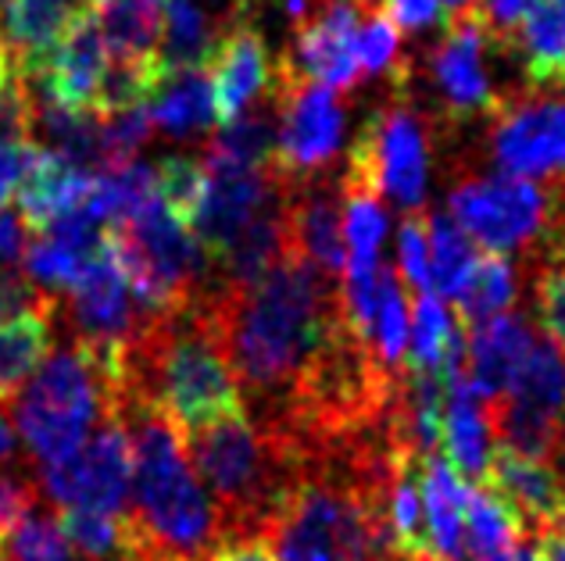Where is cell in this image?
I'll return each mask as SVG.
<instances>
[{"mask_svg": "<svg viewBox=\"0 0 565 561\" xmlns=\"http://www.w3.org/2000/svg\"><path fill=\"white\" fill-rule=\"evenodd\" d=\"M204 304L241 397H250L262 411L258 422L287 408L340 319L337 287L294 250L258 283L212 287Z\"/></svg>", "mask_w": 565, "mask_h": 561, "instance_id": "obj_1", "label": "cell"}, {"mask_svg": "<svg viewBox=\"0 0 565 561\" xmlns=\"http://www.w3.org/2000/svg\"><path fill=\"white\" fill-rule=\"evenodd\" d=\"M193 472L218 511L222 540L269 537L311 457L294 436L255 425L244 411L183 433Z\"/></svg>", "mask_w": 565, "mask_h": 561, "instance_id": "obj_2", "label": "cell"}, {"mask_svg": "<svg viewBox=\"0 0 565 561\" xmlns=\"http://www.w3.org/2000/svg\"><path fill=\"white\" fill-rule=\"evenodd\" d=\"M132 440V522L154 561H207L222 540L218 511L193 472L183 430L166 411L132 401L122 408Z\"/></svg>", "mask_w": 565, "mask_h": 561, "instance_id": "obj_3", "label": "cell"}, {"mask_svg": "<svg viewBox=\"0 0 565 561\" xmlns=\"http://www.w3.org/2000/svg\"><path fill=\"white\" fill-rule=\"evenodd\" d=\"M104 411H108V390L76 344L54 350L11 397L14 433H22L40 468L76 457L90 440V430L100 425Z\"/></svg>", "mask_w": 565, "mask_h": 561, "instance_id": "obj_4", "label": "cell"}, {"mask_svg": "<svg viewBox=\"0 0 565 561\" xmlns=\"http://www.w3.org/2000/svg\"><path fill=\"white\" fill-rule=\"evenodd\" d=\"M451 218L490 255H547L558 229V186L544 190L519 175H466L451 190Z\"/></svg>", "mask_w": 565, "mask_h": 561, "instance_id": "obj_5", "label": "cell"}, {"mask_svg": "<svg viewBox=\"0 0 565 561\" xmlns=\"http://www.w3.org/2000/svg\"><path fill=\"white\" fill-rule=\"evenodd\" d=\"M429 180V137L423 115L405 94L376 108L354 137L340 183L362 186L373 197H386L401 212H419Z\"/></svg>", "mask_w": 565, "mask_h": 561, "instance_id": "obj_6", "label": "cell"}, {"mask_svg": "<svg viewBox=\"0 0 565 561\" xmlns=\"http://www.w3.org/2000/svg\"><path fill=\"white\" fill-rule=\"evenodd\" d=\"M40 497L62 508L132 515V440L122 411L108 408L76 457L36 472Z\"/></svg>", "mask_w": 565, "mask_h": 561, "instance_id": "obj_7", "label": "cell"}, {"mask_svg": "<svg viewBox=\"0 0 565 561\" xmlns=\"http://www.w3.org/2000/svg\"><path fill=\"white\" fill-rule=\"evenodd\" d=\"M273 97L279 111L273 165L294 183L326 175L322 169L344 143V108L337 94L273 65Z\"/></svg>", "mask_w": 565, "mask_h": 561, "instance_id": "obj_8", "label": "cell"}, {"mask_svg": "<svg viewBox=\"0 0 565 561\" xmlns=\"http://www.w3.org/2000/svg\"><path fill=\"white\" fill-rule=\"evenodd\" d=\"M490 161L501 175L565 183V90L504 97L490 115Z\"/></svg>", "mask_w": 565, "mask_h": 561, "instance_id": "obj_9", "label": "cell"}, {"mask_svg": "<svg viewBox=\"0 0 565 561\" xmlns=\"http://www.w3.org/2000/svg\"><path fill=\"white\" fill-rule=\"evenodd\" d=\"M487 47H498V43L490 36L483 14L476 11V4H469L451 14L440 43L429 51V79H434L444 105L440 111L455 118V122L476 115H494L504 100L494 94V83H490L483 68Z\"/></svg>", "mask_w": 565, "mask_h": 561, "instance_id": "obj_10", "label": "cell"}, {"mask_svg": "<svg viewBox=\"0 0 565 561\" xmlns=\"http://www.w3.org/2000/svg\"><path fill=\"white\" fill-rule=\"evenodd\" d=\"M108 65V43H104L97 11L83 8L65 29V36L51 47V54L36 68H29L25 83L33 97L47 100L54 108L72 115H94Z\"/></svg>", "mask_w": 565, "mask_h": 561, "instance_id": "obj_11", "label": "cell"}, {"mask_svg": "<svg viewBox=\"0 0 565 561\" xmlns=\"http://www.w3.org/2000/svg\"><path fill=\"white\" fill-rule=\"evenodd\" d=\"M207 76H212L215 118L222 126L244 118L265 90H273V62L255 19H250L247 0L233 8L222 33L215 36L212 57H207Z\"/></svg>", "mask_w": 565, "mask_h": 561, "instance_id": "obj_12", "label": "cell"}, {"mask_svg": "<svg viewBox=\"0 0 565 561\" xmlns=\"http://www.w3.org/2000/svg\"><path fill=\"white\" fill-rule=\"evenodd\" d=\"M480 486L515 515L519 526L526 529V537L541 540L565 529V490L555 465L533 462L526 454L498 447L490 454L487 476Z\"/></svg>", "mask_w": 565, "mask_h": 561, "instance_id": "obj_13", "label": "cell"}, {"mask_svg": "<svg viewBox=\"0 0 565 561\" xmlns=\"http://www.w3.org/2000/svg\"><path fill=\"white\" fill-rule=\"evenodd\" d=\"M287 236L290 250L330 283H340L348 269L344 218H340V180H316L287 186Z\"/></svg>", "mask_w": 565, "mask_h": 561, "instance_id": "obj_14", "label": "cell"}, {"mask_svg": "<svg viewBox=\"0 0 565 561\" xmlns=\"http://www.w3.org/2000/svg\"><path fill=\"white\" fill-rule=\"evenodd\" d=\"M537 344V333L523 315H498L483 326L469 330L466 379L472 393L483 404H494L509 393L515 373L523 368L530 347Z\"/></svg>", "mask_w": 565, "mask_h": 561, "instance_id": "obj_15", "label": "cell"}, {"mask_svg": "<svg viewBox=\"0 0 565 561\" xmlns=\"http://www.w3.org/2000/svg\"><path fill=\"white\" fill-rule=\"evenodd\" d=\"M94 175L76 169L62 154L47 151L43 143H36L29 151L22 183H19V215L29 226V233H43L51 223H57L62 215L76 212L90 197Z\"/></svg>", "mask_w": 565, "mask_h": 561, "instance_id": "obj_16", "label": "cell"}, {"mask_svg": "<svg viewBox=\"0 0 565 561\" xmlns=\"http://www.w3.org/2000/svg\"><path fill=\"white\" fill-rule=\"evenodd\" d=\"M490 436H494V425H490L487 404L472 393L466 368L462 373L444 376V451L451 454V468L462 472V476L483 483L487 465H490Z\"/></svg>", "mask_w": 565, "mask_h": 561, "instance_id": "obj_17", "label": "cell"}, {"mask_svg": "<svg viewBox=\"0 0 565 561\" xmlns=\"http://www.w3.org/2000/svg\"><path fill=\"white\" fill-rule=\"evenodd\" d=\"M83 8L90 4L86 0H0V40L19 57L25 76L51 54Z\"/></svg>", "mask_w": 565, "mask_h": 561, "instance_id": "obj_18", "label": "cell"}, {"mask_svg": "<svg viewBox=\"0 0 565 561\" xmlns=\"http://www.w3.org/2000/svg\"><path fill=\"white\" fill-rule=\"evenodd\" d=\"M147 115L169 137H198L212 129L218 118L207 65H172L154 97L147 100Z\"/></svg>", "mask_w": 565, "mask_h": 561, "instance_id": "obj_19", "label": "cell"}, {"mask_svg": "<svg viewBox=\"0 0 565 561\" xmlns=\"http://www.w3.org/2000/svg\"><path fill=\"white\" fill-rule=\"evenodd\" d=\"M466 494L469 486L444 457L423 462V515L429 548L440 561H466Z\"/></svg>", "mask_w": 565, "mask_h": 561, "instance_id": "obj_20", "label": "cell"}, {"mask_svg": "<svg viewBox=\"0 0 565 561\" xmlns=\"http://www.w3.org/2000/svg\"><path fill=\"white\" fill-rule=\"evenodd\" d=\"M509 51L523 54L533 94L565 90V0H537L515 29Z\"/></svg>", "mask_w": 565, "mask_h": 561, "instance_id": "obj_21", "label": "cell"}, {"mask_svg": "<svg viewBox=\"0 0 565 561\" xmlns=\"http://www.w3.org/2000/svg\"><path fill=\"white\" fill-rule=\"evenodd\" d=\"M54 298L25 312L19 319L0 322V404H11V397L25 387V379L51 358V339H54Z\"/></svg>", "mask_w": 565, "mask_h": 561, "instance_id": "obj_22", "label": "cell"}, {"mask_svg": "<svg viewBox=\"0 0 565 561\" xmlns=\"http://www.w3.org/2000/svg\"><path fill=\"white\" fill-rule=\"evenodd\" d=\"M115 62H147L166 40V0H104L94 8Z\"/></svg>", "mask_w": 565, "mask_h": 561, "instance_id": "obj_23", "label": "cell"}, {"mask_svg": "<svg viewBox=\"0 0 565 561\" xmlns=\"http://www.w3.org/2000/svg\"><path fill=\"white\" fill-rule=\"evenodd\" d=\"M523 548H526V529L519 526L515 515L494 494L483 490V486H469L466 551L476 561H515Z\"/></svg>", "mask_w": 565, "mask_h": 561, "instance_id": "obj_24", "label": "cell"}, {"mask_svg": "<svg viewBox=\"0 0 565 561\" xmlns=\"http://www.w3.org/2000/svg\"><path fill=\"white\" fill-rule=\"evenodd\" d=\"M519 298V272L509 261V255H480L472 265V276L466 290L458 293V322L466 330L483 326L498 319L504 308H512Z\"/></svg>", "mask_w": 565, "mask_h": 561, "instance_id": "obj_25", "label": "cell"}, {"mask_svg": "<svg viewBox=\"0 0 565 561\" xmlns=\"http://www.w3.org/2000/svg\"><path fill=\"white\" fill-rule=\"evenodd\" d=\"M501 401H512L519 408L544 411V416L565 419V365L562 347L552 339H537L530 347L523 368L515 373L509 393Z\"/></svg>", "mask_w": 565, "mask_h": 561, "instance_id": "obj_26", "label": "cell"}, {"mask_svg": "<svg viewBox=\"0 0 565 561\" xmlns=\"http://www.w3.org/2000/svg\"><path fill=\"white\" fill-rule=\"evenodd\" d=\"M344 201V244H348V269L344 276H376L380 272V247L386 236V212L380 197L362 186L340 183Z\"/></svg>", "mask_w": 565, "mask_h": 561, "instance_id": "obj_27", "label": "cell"}, {"mask_svg": "<svg viewBox=\"0 0 565 561\" xmlns=\"http://www.w3.org/2000/svg\"><path fill=\"white\" fill-rule=\"evenodd\" d=\"M476 247L469 233L455 223L448 212L429 215V276H434V290L440 298H455L466 290L472 265H476Z\"/></svg>", "mask_w": 565, "mask_h": 561, "instance_id": "obj_28", "label": "cell"}, {"mask_svg": "<svg viewBox=\"0 0 565 561\" xmlns=\"http://www.w3.org/2000/svg\"><path fill=\"white\" fill-rule=\"evenodd\" d=\"M376 362L386 373H401L405 368V350H408V298L405 287L394 269L380 265V290H376V319H373V336H369Z\"/></svg>", "mask_w": 565, "mask_h": 561, "instance_id": "obj_29", "label": "cell"}, {"mask_svg": "<svg viewBox=\"0 0 565 561\" xmlns=\"http://www.w3.org/2000/svg\"><path fill=\"white\" fill-rule=\"evenodd\" d=\"M97 250L90 247H79L65 240L57 233H33L29 236V247H25V276L33 279L36 287H57V290H68L76 279L83 276V269L90 265V258Z\"/></svg>", "mask_w": 565, "mask_h": 561, "instance_id": "obj_30", "label": "cell"}, {"mask_svg": "<svg viewBox=\"0 0 565 561\" xmlns=\"http://www.w3.org/2000/svg\"><path fill=\"white\" fill-rule=\"evenodd\" d=\"M215 33L198 0H166V57L169 65H207Z\"/></svg>", "mask_w": 565, "mask_h": 561, "instance_id": "obj_31", "label": "cell"}, {"mask_svg": "<svg viewBox=\"0 0 565 561\" xmlns=\"http://www.w3.org/2000/svg\"><path fill=\"white\" fill-rule=\"evenodd\" d=\"M158 180V201L180 226H193V218L201 212L204 190H207V175L204 165L193 158H166L154 169Z\"/></svg>", "mask_w": 565, "mask_h": 561, "instance_id": "obj_32", "label": "cell"}, {"mask_svg": "<svg viewBox=\"0 0 565 561\" xmlns=\"http://www.w3.org/2000/svg\"><path fill=\"white\" fill-rule=\"evenodd\" d=\"M451 330H455V319L448 315L440 298L434 293H423L415 301V326H412V354L405 368H415V373H437L440 376V365H444V354H448L451 344Z\"/></svg>", "mask_w": 565, "mask_h": 561, "instance_id": "obj_33", "label": "cell"}, {"mask_svg": "<svg viewBox=\"0 0 565 561\" xmlns=\"http://www.w3.org/2000/svg\"><path fill=\"white\" fill-rule=\"evenodd\" d=\"M4 548L11 561H76L62 526H57V515L43 508H33L19 526L8 529Z\"/></svg>", "mask_w": 565, "mask_h": 561, "instance_id": "obj_34", "label": "cell"}, {"mask_svg": "<svg viewBox=\"0 0 565 561\" xmlns=\"http://www.w3.org/2000/svg\"><path fill=\"white\" fill-rule=\"evenodd\" d=\"M354 54H359L362 76H380V72H397L401 65V29L394 25L391 14L376 4L365 14L354 36Z\"/></svg>", "mask_w": 565, "mask_h": 561, "instance_id": "obj_35", "label": "cell"}, {"mask_svg": "<svg viewBox=\"0 0 565 561\" xmlns=\"http://www.w3.org/2000/svg\"><path fill=\"white\" fill-rule=\"evenodd\" d=\"M154 122L147 108H126L115 115L100 118V143H104V169L126 165V161H137V151L151 140Z\"/></svg>", "mask_w": 565, "mask_h": 561, "instance_id": "obj_36", "label": "cell"}, {"mask_svg": "<svg viewBox=\"0 0 565 561\" xmlns=\"http://www.w3.org/2000/svg\"><path fill=\"white\" fill-rule=\"evenodd\" d=\"M397 272L408 279L415 290L434 287L429 276V218L408 215L397 229Z\"/></svg>", "mask_w": 565, "mask_h": 561, "instance_id": "obj_37", "label": "cell"}, {"mask_svg": "<svg viewBox=\"0 0 565 561\" xmlns=\"http://www.w3.org/2000/svg\"><path fill=\"white\" fill-rule=\"evenodd\" d=\"M533 301H537V319L547 339L565 347V269L547 265L533 279Z\"/></svg>", "mask_w": 565, "mask_h": 561, "instance_id": "obj_38", "label": "cell"}, {"mask_svg": "<svg viewBox=\"0 0 565 561\" xmlns=\"http://www.w3.org/2000/svg\"><path fill=\"white\" fill-rule=\"evenodd\" d=\"M33 508H40V486L36 479L0 472V533L14 529Z\"/></svg>", "mask_w": 565, "mask_h": 561, "instance_id": "obj_39", "label": "cell"}, {"mask_svg": "<svg viewBox=\"0 0 565 561\" xmlns=\"http://www.w3.org/2000/svg\"><path fill=\"white\" fill-rule=\"evenodd\" d=\"M476 11L483 14V22L490 29V36L501 51H509V43L515 36V29L523 25V19L533 11L537 0H472Z\"/></svg>", "mask_w": 565, "mask_h": 561, "instance_id": "obj_40", "label": "cell"}, {"mask_svg": "<svg viewBox=\"0 0 565 561\" xmlns=\"http://www.w3.org/2000/svg\"><path fill=\"white\" fill-rule=\"evenodd\" d=\"M33 147H36V140L19 137V132H0V212H4L8 197L19 190Z\"/></svg>", "mask_w": 565, "mask_h": 561, "instance_id": "obj_41", "label": "cell"}, {"mask_svg": "<svg viewBox=\"0 0 565 561\" xmlns=\"http://www.w3.org/2000/svg\"><path fill=\"white\" fill-rule=\"evenodd\" d=\"M383 11L391 14L397 29H408V33H423L440 19L448 22L444 0H383Z\"/></svg>", "mask_w": 565, "mask_h": 561, "instance_id": "obj_42", "label": "cell"}, {"mask_svg": "<svg viewBox=\"0 0 565 561\" xmlns=\"http://www.w3.org/2000/svg\"><path fill=\"white\" fill-rule=\"evenodd\" d=\"M207 561H279L273 537H230L218 540Z\"/></svg>", "mask_w": 565, "mask_h": 561, "instance_id": "obj_43", "label": "cell"}, {"mask_svg": "<svg viewBox=\"0 0 565 561\" xmlns=\"http://www.w3.org/2000/svg\"><path fill=\"white\" fill-rule=\"evenodd\" d=\"M29 226L19 212H0V272H14V265L25 258Z\"/></svg>", "mask_w": 565, "mask_h": 561, "instance_id": "obj_44", "label": "cell"}, {"mask_svg": "<svg viewBox=\"0 0 565 561\" xmlns=\"http://www.w3.org/2000/svg\"><path fill=\"white\" fill-rule=\"evenodd\" d=\"M14 454H19V433H14L8 408L0 404V465H8Z\"/></svg>", "mask_w": 565, "mask_h": 561, "instance_id": "obj_45", "label": "cell"}, {"mask_svg": "<svg viewBox=\"0 0 565 561\" xmlns=\"http://www.w3.org/2000/svg\"><path fill=\"white\" fill-rule=\"evenodd\" d=\"M533 548H537V554L544 561H565V529H558V533H547L541 540H533Z\"/></svg>", "mask_w": 565, "mask_h": 561, "instance_id": "obj_46", "label": "cell"}, {"mask_svg": "<svg viewBox=\"0 0 565 561\" xmlns=\"http://www.w3.org/2000/svg\"><path fill=\"white\" fill-rule=\"evenodd\" d=\"M86 4H90V8H97V4H104V0H86Z\"/></svg>", "mask_w": 565, "mask_h": 561, "instance_id": "obj_47", "label": "cell"}, {"mask_svg": "<svg viewBox=\"0 0 565 561\" xmlns=\"http://www.w3.org/2000/svg\"><path fill=\"white\" fill-rule=\"evenodd\" d=\"M562 490H565V483H562Z\"/></svg>", "mask_w": 565, "mask_h": 561, "instance_id": "obj_48", "label": "cell"}]
</instances>
